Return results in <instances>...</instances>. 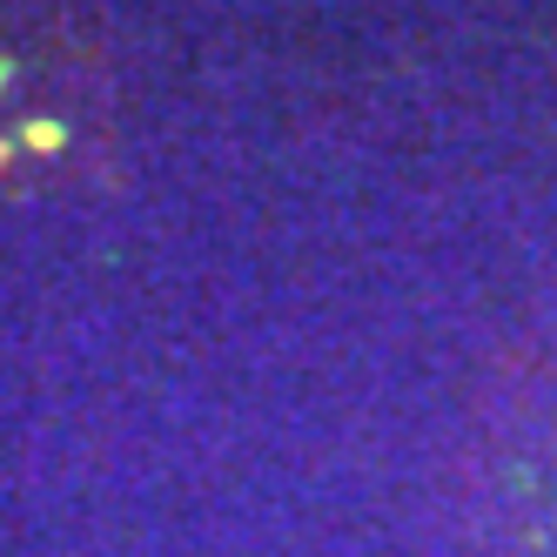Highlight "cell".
Listing matches in <instances>:
<instances>
[{"label":"cell","instance_id":"cell-1","mask_svg":"<svg viewBox=\"0 0 557 557\" xmlns=\"http://www.w3.org/2000/svg\"><path fill=\"white\" fill-rule=\"evenodd\" d=\"M27 141H34V148H61V128H54V122H34Z\"/></svg>","mask_w":557,"mask_h":557}]
</instances>
